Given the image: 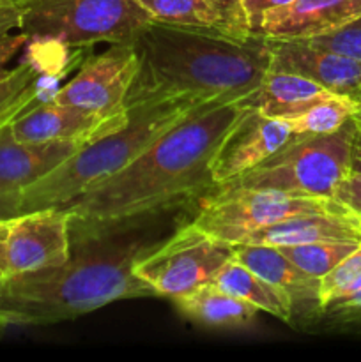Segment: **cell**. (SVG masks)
Wrapping results in <instances>:
<instances>
[{
  "instance_id": "cell-1",
  "label": "cell",
  "mask_w": 361,
  "mask_h": 362,
  "mask_svg": "<svg viewBox=\"0 0 361 362\" xmlns=\"http://www.w3.org/2000/svg\"><path fill=\"white\" fill-rule=\"evenodd\" d=\"M241 112L239 103L202 106L126 168L69 202L64 209L69 212L74 243L101 240L133 219L172 207L214 186L211 163Z\"/></svg>"
},
{
  "instance_id": "cell-2",
  "label": "cell",
  "mask_w": 361,
  "mask_h": 362,
  "mask_svg": "<svg viewBox=\"0 0 361 362\" xmlns=\"http://www.w3.org/2000/svg\"><path fill=\"white\" fill-rule=\"evenodd\" d=\"M134 48L140 73L127 101L145 95H188L216 105L239 103L260 85L271 64L264 35L237 37L158 21L142 30Z\"/></svg>"
},
{
  "instance_id": "cell-3",
  "label": "cell",
  "mask_w": 361,
  "mask_h": 362,
  "mask_svg": "<svg viewBox=\"0 0 361 362\" xmlns=\"http://www.w3.org/2000/svg\"><path fill=\"white\" fill-rule=\"evenodd\" d=\"M142 244L91 247L59 267L9 276L0 283V324L46 325L122 299L154 296L133 272Z\"/></svg>"
},
{
  "instance_id": "cell-4",
  "label": "cell",
  "mask_w": 361,
  "mask_h": 362,
  "mask_svg": "<svg viewBox=\"0 0 361 362\" xmlns=\"http://www.w3.org/2000/svg\"><path fill=\"white\" fill-rule=\"evenodd\" d=\"M205 105L188 95H145L127 101V120L119 129L78 148L52 173L23 189L25 214L66 207L96 184L115 175L158 138Z\"/></svg>"
},
{
  "instance_id": "cell-5",
  "label": "cell",
  "mask_w": 361,
  "mask_h": 362,
  "mask_svg": "<svg viewBox=\"0 0 361 362\" xmlns=\"http://www.w3.org/2000/svg\"><path fill=\"white\" fill-rule=\"evenodd\" d=\"M356 127L353 117L333 133L292 134L260 165L216 187L275 189L290 197L333 198L336 186L349 173Z\"/></svg>"
},
{
  "instance_id": "cell-6",
  "label": "cell",
  "mask_w": 361,
  "mask_h": 362,
  "mask_svg": "<svg viewBox=\"0 0 361 362\" xmlns=\"http://www.w3.org/2000/svg\"><path fill=\"white\" fill-rule=\"evenodd\" d=\"M18 6L28 41L74 48L134 42L154 21L137 0H23Z\"/></svg>"
},
{
  "instance_id": "cell-7",
  "label": "cell",
  "mask_w": 361,
  "mask_h": 362,
  "mask_svg": "<svg viewBox=\"0 0 361 362\" xmlns=\"http://www.w3.org/2000/svg\"><path fill=\"white\" fill-rule=\"evenodd\" d=\"M340 209L345 207L333 198L290 197L275 189L234 187L218 189L214 197L205 202L191 225L212 239L236 246L257 230L292 216Z\"/></svg>"
},
{
  "instance_id": "cell-8",
  "label": "cell",
  "mask_w": 361,
  "mask_h": 362,
  "mask_svg": "<svg viewBox=\"0 0 361 362\" xmlns=\"http://www.w3.org/2000/svg\"><path fill=\"white\" fill-rule=\"evenodd\" d=\"M232 258V244L212 239L190 223L165 244L145 251L134 262L133 272L154 296L176 299L214 281Z\"/></svg>"
},
{
  "instance_id": "cell-9",
  "label": "cell",
  "mask_w": 361,
  "mask_h": 362,
  "mask_svg": "<svg viewBox=\"0 0 361 362\" xmlns=\"http://www.w3.org/2000/svg\"><path fill=\"white\" fill-rule=\"evenodd\" d=\"M140 73L134 42L110 45L106 52L91 57L81 69L53 94L52 101L99 115L126 112L127 98Z\"/></svg>"
},
{
  "instance_id": "cell-10",
  "label": "cell",
  "mask_w": 361,
  "mask_h": 362,
  "mask_svg": "<svg viewBox=\"0 0 361 362\" xmlns=\"http://www.w3.org/2000/svg\"><path fill=\"white\" fill-rule=\"evenodd\" d=\"M71 218L64 207L32 211L9 221V276L59 267L71 258Z\"/></svg>"
},
{
  "instance_id": "cell-11",
  "label": "cell",
  "mask_w": 361,
  "mask_h": 362,
  "mask_svg": "<svg viewBox=\"0 0 361 362\" xmlns=\"http://www.w3.org/2000/svg\"><path fill=\"white\" fill-rule=\"evenodd\" d=\"M290 136L292 131L287 120L268 117L253 108H243L212 159V184L222 186L255 168Z\"/></svg>"
},
{
  "instance_id": "cell-12",
  "label": "cell",
  "mask_w": 361,
  "mask_h": 362,
  "mask_svg": "<svg viewBox=\"0 0 361 362\" xmlns=\"http://www.w3.org/2000/svg\"><path fill=\"white\" fill-rule=\"evenodd\" d=\"M32 105L11 120V131L20 141L78 140L91 144L119 129L127 120V110L117 115H99L52 99Z\"/></svg>"
},
{
  "instance_id": "cell-13",
  "label": "cell",
  "mask_w": 361,
  "mask_h": 362,
  "mask_svg": "<svg viewBox=\"0 0 361 362\" xmlns=\"http://www.w3.org/2000/svg\"><path fill=\"white\" fill-rule=\"evenodd\" d=\"M269 69L289 71L315 81L326 90L353 99L361 106V62L304 41L268 39Z\"/></svg>"
},
{
  "instance_id": "cell-14",
  "label": "cell",
  "mask_w": 361,
  "mask_h": 362,
  "mask_svg": "<svg viewBox=\"0 0 361 362\" xmlns=\"http://www.w3.org/2000/svg\"><path fill=\"white\" fill-rule=\"evenodd\" d=\"M361 14V0H294L265 13L257 35L304 41L328 34Z\"/></svg>"
},
{
  "instance_id": "cell-15",
  "label": "cell",
  "mask_w": 361,
  "mask_h": 362,
  "mask_svg": "<svg viewBox=\"0 0 361 362\" xmlns=\"http://www.w3.org/2000/svg\"><path fill=\"white\" fill-rule=\"evenodd\" d=\"M87 141H20L11 131V122L0 127V184L25 189L52 173Z\"/></svg>"
},
{
  "instance_id": "cell-16",
  "label": "cell",
  "mask_w": 361,
  "mask_h": 362,
  "mask_svg": "<svg viewBox=\"0 0 361 362\" xmlns=\"http://www.w3.org/2000/svg\"><path fill=\"white\" fill-rule=\"evenodd\" d=\"M234 258L285 292L292 300L294 315L321 313V279L296 267L278 247L236 244Z\"/></svg>"
},
{
  "instance_id": "cell-17",
  "label": "cell",
  "mask_w": 361,
  "mask_h": 362,
  "mask_svg": "<svg viewBox=\"0 0 361 362\" xmlns=\"http://www.w3.org/2000/svg\"><path fill=\"white\" fill-rule=\"evenodd\" d=\"M321 240H350L361 243V219L349 209L315 212L287 218L248 235L241 244L260 246H297Z\"/></svg>"
},
{
  "instance_id": "cell-18",
  "label": "cell",
  "mask_w": 361,
  "mask_h": 362,
  "mask_svg": "<svg viewBox=\"0 0 361 362\" xmlns=\"http://www.w3.org/2000/svg\"><path fill=\"white\" fill-rule=\"evenodd\" d=\"M154 21L173 27L251 35L243 4L234 0H137Z\"/></svg>"
},
{
  "instance_id": "cell-19",
  "label": "cell",
  "mask_w": 361,
  "mask_h": 362,
  "mask_svg": "<svg viewBox=\"0 0 361 362\" xmlns=\"http://www.w3.org/2000/svg\"><path fill=\"white\" fill-rule=\"evenodd\" d=\"M333 92L326 90L315 81L289 73L269 69L260 85L239 101L243 108H253L275 119H290L310 108L319 99Z\"/></svg>"
},
{
  "instance_id": "cell-20",
  "label": "cell",
  "mask_w": 361,
  "mask_h": 362,
  "mask_svg": "<svg viewBox=\"0 0 361 362\" xmlns=\"http://www.w3.org/2000/svg\"><path fill=\"white\" fill-rule=\"evenodd\" d=\"M173 300L184 317L205 327H244L250 325L258 313L257 308L250 303L230 296L214 283L198 286L193 292L176 297Z\"/></svg>"
},
{
  "instance_id": "cell-21",
  "label": "cell",
  "mask_w": 361,
  "mask_h": 362,
  "mask_svg": "<svg viewBox=\"0 0 361 362\" xmlns=\"http://www.w3.org/2000/svg\"><path fill=\"white\" fill-rule=\"evenodd\" d=\"M212 283L218 288L229 292L230 296L246 300L258 311H265V313L273 315L285 324H290V320L294 318L292 300L289 299V296L269 281H265L264 278H260L257 272L248 269L246 265L237 262L236 258H232L216 274Z\"/></svg>"
},
{
  "instance_id": "cell-22",
  "label": "cell",
  "mask_w": 361,
  "mask_h": 362,
  "mask_svg": "<svg viewBox=\"0 0 361 362\" xmlns=\"http://www.w3.org/2000/svg\"><path fill=\"white\" fill-rule=\"evenodd\" d=\"M357 108L360 106L353 99L328 94L326 98L314 103L308 110L301 112L299 115L283 120H287L292 134H326L333 133L347 120L353 119Z\"/></svg>"
},
{
  "instance_id": "cell-23",
  "label": "cell",
  "mask_w": 361,
  "mask_h": 362,
  "mask_svg": "<svg viewBox=\"0 0 361 362\" xmlns=\"http://www.w3.org/2000/svg\"><path fill=\"white\" fill-rule=\"evenodd\" d=\"M360 246L361 243L350 240H321L297 246H282L278 250L301 271L321 279Z\"/></svg>"
},
{
  "instance_id": "cell-24",
  "label": "cell",
  "mask_w": 361,
  "mask_h": 362,
  "mask_svg": "<svg viewBox=\"0 0 361 362\" xmlns=\"http://www.w3.org/2000/svg\"><path fill=\"white\" fill-rule=\"evenodd\" d=\"M39 69L32 62H21L0 80V127L20 115L38 99Z\"/></svg>"
},
{
  "instance_id": "cell-25",
  "label": "cell",
  "mask_w": 361,
  "mask_h": 362,
  "mask_svg": "<svg viewBox=\"0 0 361 362\" xmlns=\"http://www.w3.org/2000/svg\"><path fill=\"white\" fill-rule=\"evenodd\" d=\"M361 286V246L343 258L336 267L321 278V313L322 308L338 297L347 296Z\"/></svg>"
},
{
  "instance_id": "cell-26",
  "label": "cell",
  "mask_w": 361,
  "mask_h": 362,
  "mask_svg": "<svg viewBox=\"0 0 361 362\" xmlns=\"http://www.w3.org/2000/svg\"><path fill=\"white\" fill-rule=\"evenodd\" d=\"M304 42L317 46V48L340 53V55L350 57V59L361 62V14L354 20L343 23L342 27L328 32V34L304 39Z\"/></svg>"
},
{
  "instance_id": "cell-27",
  "label": "cell",
  "mask_w": 361,
  "mask_h": 362,
  "mask_svg": "<svg viewBox=\"0 0 361 362\" xmlns=\"http://www.w3.org/2000/svg\"><path fill=\"white\" fill-rule=\"evenodd\" d=\"M333 200L354 214L361 216V173H347L342 182L336 186Z\"/></svg>"
},
{
  "instance_id": "cell-28",
  "label": "cell",
  "mask_w": 361,
  "mask_h": 362,
  "mask_svg": "<svg viewBox=\"0 0 361 362\" xmlns=\"http://www.w3.org/2000/svg\"><path fill=\"white\" fill-rule=\"evenodd\" d=\"M292 2L294 0H243V9L244 14H246V21L251 34H257L265 13H269L273 9H280V7H285Z\"/></svg>"
},
{
  "instance_id": "cell-29",
  "label": "cell",
  "mask_w": 361,
  "mask_h": 362,
  "mask_svg": "<svg viewBox=\"0 0 361 362\" xmlns=\"http://www.w3.org/2000/svg\"><path fill=\"white\" fill-rule=\"evenodd\" d=\"M23 214V189L0 184V221H13Z\"/></svg>"
},
{
  "instance_id": "cell-30",
  "label": "cell",
  "mask_w": 361,
  "mask_h": 362,
  "mask_svg": "<svg viewBox=\"0 0 361 362\" xmlns=\"http://www.w3.org/2000/svg\"><path fill=\"white\" fill-rule=\"evenodd\" d=\"M357 313H361V286L322 308V315H333V317H354Z\"/></svg>"
},
{
  "instance_id": "cell-31",
  "label": "cell",
  "mask_w": 361,
  "mask_h": 362,
  "mask_svg": "<svg viewBox=\"0 0 361 362\" xmlns=\"http://www.w3.org/2000/svg\"><path fill=\"white\" fill-rule=\"evenodd\" d=\"M27 41L28 37L21 30L13 32V34L0 39V80L9 73V67L7 66H9L11 60L20 53V49L23 48Z\"/></svg>"
},
{
  "instance_id": "cell-32",
  "label": "cell",
  "mask_w": 361,
  "mask_h": 362,
  "mask_svg": "<svg viewBox=\"0 0 361 362\" xmlns=\"http://www.w3.org/2000/svg\"><path fill=\"white\" fill-rule=\"evenodd\" d=\"M20 6L13 0L0 2V39L20 30Z\"/></svg>"
},
{
  "instance_id": "cell-33",
  "label": "cell",
  "mask_w": 361,
  "mask_h": 362,
  "mask_svg": "<svg viewBox=\"0 0 361 362\" xmlns=\"http://www.w3.org/2000/svg\"><path fill=\"white\" fill-rule=\"evenodd\" d=\"M7 233H9V221H0V283L9 278V267H7Z\"/></svg>"
},
{
  "instance_id": "cell-34",
  "label": "cell",
  "mask_w": 361,
  "mask_h": 362,
  "mask_svg": "<svg viewBox=\"0 0 361 362\" xmlns=\"http://www.w3.org/2000/svg\"><path fill=\"white\" fill-rule=\"evenodd\" d=\"M349 173H361V122H357L356 133H354V138H353Z\"/></svg>"
},
{
  "instance_id": "cell-35",
  "label": "cell",
  "mask_w": 361,
  "mask_h": 362,
  "mask_svg": "<svg viewBox=\"0 0 361 362\" xmlns=\"http://www.w3.org/2000/svg\"><path fill=\"white\" fill-rule=\"evenodd\" d=\"M354 119H356L357 122H361V106H360V108H357V112H356V115H354Z\"/></svg>"
},
{
  "instance_id": "cell-36",
  "label": "cell",
  "mask_w": 361,
  "mask_h": 362,
  "mask_svg": "<svg viewBox=\"0 0 361 362\" xmlns=\"http://www.w3.org/2000/svg\"><path fill=\"white\" fill-rule=\"evenodd\" d=\"M14 4H20V2H23V0H13Z\"/></svg>"
},
{
  "instance_id": "cell-37",
  "label": "cell",
  "mask_w": 361,
  "mask_h": 362,
  "mask_svg": "<svg viewBox=\"0 0 361 362\" xmlns=\"http://www.w3.org/2000/svg\"><path fill=\"white\" fill-rule=\"evenodd\" d=\"M234 2H237V4H243V0H234Z\"/></svg>"
},
{
  "instance_id": "cell-38",
  "label": "cell",
  "mask_w": 361,
  "mask_h": 362,
  "mask_svg": "<svg viewBox=\"0 0 361 362\" xmlns=\"http://www.w3.org/2000/svg\"><path fill=\"white\" fill-rule=\"evenodd\" d=\"M360 219H361V216H360Z\"/></svg>"
},
{
  "instance_id": "cell-39",
  "label": "cell",
  "mask_w": 361,
  "mask_h": 362,
  "mask_svg": "<svg viewBox=\"0 0 361 362\" xmlns=\"http://www.w3.org/2000/svg\"><path fill=\"white\" fill-rule=\"evenodd\" d=\"M0 2H2V0H0Z\"/></svg>"
}]
</instances>
